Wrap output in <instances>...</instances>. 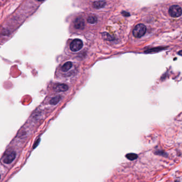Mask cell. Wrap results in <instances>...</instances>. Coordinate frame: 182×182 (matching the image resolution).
Here are the masks:
<instances>
[{"mask_svg": "<svg viewBox=\"0 0 182 182\" xmlns=\"http://www.w3.org/2000/svg\"><path fill=\"white\" fill-rule=\"evenodd\" d=\"M146 31V26L142 24H139L135 27V29L133 30V33L135 37H141L143 36Z\"/></svg>", "mask_w": 182, "mask_h": 182, "instance_id": "obj_1", "label": "cell"}, {"mask_svg": "<svg viewBox=\"0 0 182 182\" xmlns=\"http://www.w3.org/2000/svg\"><path fill=\"white\" fill-rule=\"evenodd\" d=\"M16 157V153L15 151H9L4 154L2 158V161L5 164H10L15 159Z\"/></svg>", "mask_w": 182, "mask_h": 182, "instance_id": "obj_2", "label": "cell"}, {"mask_svg": "<svg viewBox=\"0 0 182 182\" xmlns=\"http://www.w3.org/2000/svg\"><path fill=\"white\" fill-rule=\"evenodd\" d=\"M182 9L178 5H173L169 9V14L172 17H178L181 16Z\"/></svg>", "mask_w": 182, "mask_h": 182, "instance_id": "obj_3", "label": "cell"}, {"mask_svg": "<svg viewBox=\"0 0 182 182\" xmlns=\"http://www.w3.org/2000/svg\"><path fill=\"white\" fill-rule=\"evenodd\" d=\"M83 47L82 41L80 39L74 40L70 45V49L73 52H77Z\"/></svg>", "mask_w": 182, "mask_h": 182, "instance_id": "obj_4", "label": "cell"}, {"mask_svg": "<svg viewBox=\"0 0 182 182\" xmlns=\"http://www.w3.org/2000/svg\"><path fill=\"white\" fill-rule=\"evenodd\" d=\"M68 87L64 83H58L53 86V89L56 92H64L68 90Z\"/></svg>", "mask_w": 182, "mask_h": 182, "instance_id": "obj_5", "label": "cell"}, {"mask_svg": "<svg viewBox=\"0 0 182 182\" xmlns=\"http://www.w3.org/2000/svg\"><path fill=\"white\" fill-rule=\"evenodd\" d=\"M85 26V21L82 18H77L74 21V27L75 29L78 30H82Z\"/></svg>", "mask_w": 182, "mask_h": 182, "instance_id": "obj_6", "label": "cell"}, {"mask_svg": "<svg viewBox=\"0 0 182 182\" xmlns=\"http://www.w3.org/2000/svg\"><path fill=\"white\" fill-rule=\"evenodd\" d=\"M73 66L72 63L71 62H66V63H65L62 67L61 69L62 71L64 72H66L67 71H68L69 70L72 68Z\"/></svg>", "mask_w": 182, "mask_h": 182, "instance_id": "obj_7", "label": "cell"}, {"mask_svg": "<svg viewBox=\"0 0 182 182\" xmlns=\"http://www.w3.org/2000/svg\"><path fill=\"white\" fill-rule=\"evenodd\" d=\"M62 100V96H55L50 100V104L52 105H57Z\"/></svg>", "mask_w": 182, "mask_h": 182, "instance_id": "obj_8", "label": "cell"}, {"mask_svg": "<svg viewBox=\"0 0 182 182\" xmlns=\"http://www.w3.org/2000/svg\"><path fill=\"white\" fill-rule=\"evenodd\" d=\"M106 4V2L104 1H95L93 3V7L96 9H101L103 8Z\"/></svg>", "mask_w": 182, "mask_h": 182, "instance_id": "obj_9", "label": "cell"}, {"mask_svg": "<svg viewBox=\"0 0 182 182\" xmlns=\"http://www.w3.org/2000/svg\"><path fill=\"white\" fill-rule=\"evenodd\" d=\"M125 157L128 160H129L130 161L135 160L138 158V156L136 155V154H135V153L127 154V155L125 156Z\"/></svg>", "mask_w": 182, "mask_h": 182, "instance_id": "obj_10", "label": "cell"}, {"mask_svg": "<svg viewBox=\"0 0 182 182\" xmlns=\"http://www.w3.org/2000/svg\"><path fill=\"white\" fill-rule=\"evenodd\" d=\"M87 21L88 23H90L91 24H93L96 23L97 21V18L95 16H89L87 19Z\"/></svg>", "mask_w": 182, "mask_h": 182, "instance_id": "obj_11", "label": "cell"}, {"mask_svg": "<svg viewBox=\"0 0 182 182\" xmlns=\"http://www.w3.org/2000/svg\"><path fill=\"white\" fill-rule=\"evenodd\" d=\"M163 49V48H155L153 49H150L148 50H147L145 51L146 53H152V52H158L159 51H160L161 50Z\"/></svg>", "mask_w": 182, "mask_h": 182, "instance_id": "obj_12", "label": "cell"}, {"mask_svg": "<svg viewBox=\"0 0 182 182\" xmlns=\"http://www.w3.org/2000/svg\"><path fill=\"white\" fill-rule=\"evenodd\" d=\"M105 34L106 35H103V36L105 38V40H113V37H112V36H111L108 33H105Z\"/></svg>", "mask_w": 182, "mask_h": 182, "instance_id": "obj_13", "label": "cell"}, {"mask_svg": "<svg viewBox=\"0 0 182 182\" xmlns=\"http://www.w3.org/2000/svg\"><path fill=\"white\" fill-rule=\"evenodd\" d=\"M122 14H123V15H124L125 16H130V15H129V13L126 12H124V11H123V12H122Z\"/></svg>", "mask_w": 182, "mask_h": 182, "instance_id": "obj_14", "label": "cell"}, {"mask_svg": "<svg viewBox=\"0 0 182 182\" xmlns=\"http://www.w3.org/2000/svg\"><path fill=\"white\" fill-rule=\"evenodd\" d=\"M178 54L179 55H180V56H182V50H180V51H179V52H178Z\"/></svg>", "mask_w": 182, "mask_h": 182, "instance_id": "obj_15", "label": "cell"}, {"mask_svg": "<svg viewBox=\"0 0 182 182\" xmlns=\"http://www.w3.org/2000/svg\"><path fill=\"white\" fill-rule=\"evenodd\" d=\"M37 1H43V0H37Z\"/></svg>", "mask_w": 182, "mask_h": 182, "instance_id": "obj_16", "label": "cell"}]
</instances>
